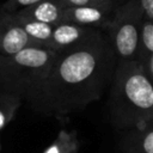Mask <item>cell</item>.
Segmentation results:
<instances>
[{
    "label": "cell",
    "mask_w": 153,
    "mask_h": 153,
    "mask_svg": "<svg viewBox=\"0 0 153 153\" xmlns=\"http://www.w3.org/2000/svg\"><path fill=\"white\" fill-rule=\"evenodd\" d=\"M142 20L143 14L137 0H123L116 8L105 31L118 62L137 60Z\"/></svg>",
    "instance_id": "4"
},
{
    "label": "cell",
    "mask_w": 153,
    "mask_h": 153,
    "mask_svg": "<svg viewBox=\"0 0 153 153\" xmlns=\"http://www.w3.org/2000/svg\"><path fill=\"white\" fill-rule=\"evenodd\" d=\"M115 11L116 8L96 6L67 7L65 10L62 23H73L76 25L100 29L105 31L114 18Z\"/></svg>",
    "instance_id": "7"
},
{
    "label": "cell",
    "mask_w": 153,
    "mask_h": 153,
    "mask_svg": "<svg viewBox=\"0 0 153 153\" xmlns=\"http://www.w3.org/2000/svg\"><path fill=\"white\" fill-rule=\"evenodd\" d=\"M65 10L66 7H63L59 0H43L33 6L20 10L16 13L24 18L55 26L63 22Z\"/></svg>",
    "instance_id": "8"
},
{
    "label": "cell",
    "mask_w": 153,
    "mask_h": 153,
    "mask_svg": "<svg viewBox=\"0 0 153 153\" xmlns=\"http://www.w3.org/2000/svg\"><path fill=\"white\" fill-rule=\"evenodd\" d=\"M118 60L106 31L59 51L26 104L45 116L67 118L98 100L111 85Z\"/></svg>",
    "instance_id": "1"
},
{
    "label": "cell",
    "mask_w": 153,
    "mask_h": 153,
    "mask_svg": "<svg viewBox=\"0 0 153 153\" xmlns=\"http://www.w3.org/2000/svg\"><path fill=\"white\" fill-rule=\"evenodd\" d=\"M145 19L153 20V0H137Z\"/></svg>",
    "instance_id": "16"
},
{
    "label": "cell",
    "mask_w": 153,
    "mask_h": 153,
    "mask_svg": "<svg viewBox=\"0 0 153 153\" xmlns=\"http://www.w3.org/2000/svg\"><path fill=\"white\" fill-rule=\"evenodd\" d=\"M43 0H7L1 7H0V12H5V13H16L20 10H24L26 7L33 6L38 2H41Z\"/></svg>",
    "instance_id": "15"
},
{
    "label": "cell",
    "mask_w": 153,
    "mask_h": 153,
    "mask_svg": "<svg viewBox=\"0 0 153 153\" xmlns=\"http://www.w3.org/2000/svg\"><path fill=\"white\" fill-rule=\"evenodd\" d=\"M153 56V20L145 19L141 24L137 61L145 66Z\"/></svg>",
    "instance_id": "12"
},
{
    "label": "cell",
    "mask_w": 153,
    "mask_h": 153,
    "mask_svg": "<svg viewBox=\"0 0 153 153\" xmlns=\"http://www.w3.org/2000/svg\"><path fill=\"white\" fill-rule=\"evenodd\" d=\"M145 67V69H146V72L148 73V75H149V78L153 80V56L149 59V61L143 66Z\"/></svg>",
    "instance_id": "17"
},
{
    "label": "cell",
    "mask_w": 153,
    "mask_h": 153,
    "mask_svg": "<svg viewBox=\"0 0 153 153\" xmlns=\"http://www.w3.org/2000/svg\"><path fill=\"white\" fill-rule=\"evenodd\" d=\"M14 18L19 23V25L25 30V32L29 35V37L37 44V45H43V47H49L54 25L36 22L32 19L24 18L17 13H13Z\"/></svg>",
    "instance_id": "10"
},
{
    "label": "cell",
    "mask_w": 153,
    "mask_h": 153,
    "mask_svg": "<svg viewBox=\"0 0 153 153\" xmlns=\"http://www.w3.org/2000/svg\"><path fill=\"white\" fill-rule=\"evenodd\" d=\"M108 105L118 129H140L153 121V80L137 60L117 63Z\"/></svg>",
    "instance_id": "2"
},
{
    "label": "cell",
    "mask_w": 153,
    "mask_h": 153,
    "mask_svg": "<svg viewBox=\"0 0 153 153\" xmlns=\"http://www.w3.org/2000/svg\"><path fill=\"white\" fill-rule=\"evenodd\" d=\"M59 51L31 45L10 55H0V92L27 102L47 76Z\"/></svg>",
    "instance_id": "3"
},
{
    "label": "cell",
    "mask_w": 153,
    "mask_h": 153,
    "mask_svg": "<svg viewBox=\"0 0 153 153\" xmlns=\"http://www.w3.org/2000/svg\"><path fill=\"white\" fill-rule=\"evenodd\" d=\"M121 147L122 153H153V121L140 129L128 130Z\"/></svg>",
    "instance_id": "9"
},
{
    "label": "cell",
    "mask_w": 153,
    "mask_h": 153,
    "mask_svg": "<svg viewBox=\"0 0 153 153\" xmlns=\"http://www.w3.org/2000/svg\"><path fill=\"white\" fill-rule=\"evenodd\" d=\"M63 7H81V6H96L117 8L123 0H59Z\"/></svg>",
    "instance_id": "14"
},
{
    "label": "cell",
    "mask_w": 153,
    "mask_h": 153,
    "mask_svg": "<svg viewBox=\"0 0 153 153\" xmlns=\"http://www.w3.org/2000/svg\"><path fill=\"white\" fill-rule=\"evenodd\" d=\"M99 31L100 29L81 26L73 23H60L54 26L49 48L56 51H63L82 44Z\"/></svg>",
    "instance_id": "6"
},
{
    "label": "cell",
    "mask_w": 153,
    "mask_h": 153,
    "mask_svg": "<svg viewBox=\"0 0 153 153\" xmlns=\"http://www.w3.org/2000/svg\"><path fill=\"white\" fill-rule=\"evenodd\" d=\"M23 103L24 102L16 96L0 92V133L14 118Z\"/></svg>",
    "instance_id": "13"
},
{
    "label": "cell",
    "mask_w": 153,
    "mask_h": 153,
    "mask_svg": "<svg viewBox=\"0 0 153 153\" xmlns=\"http://www.w3.org/2000/svg\"><path fill=\"white\" fill-rule=\"evenodd\" d=\"M80 146L81 141L76 131L61 129L56 139L43 153H78Z\"/></svg>",
    "instance_id": "11"
},
{
    "label": "cell",
    "mask_w": 153,
    "mask_h": 153,
    "mask_svg": "<svg viewBox=\"0 0 153 153\" xmlns=\"http://www.w3.org/2000/svg\"><path fill=\"white\" fill-rule=\"evenodd\" d=\"M31 45L37 44L19 25L13 13L0 12V55L10 56Z\"/></svg>",
    "instance_id": "5"
}]
</instances>
